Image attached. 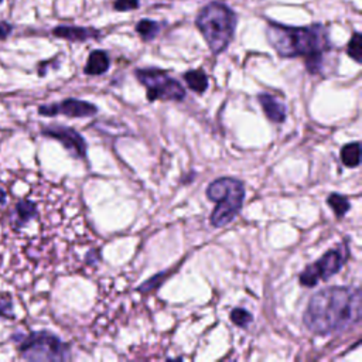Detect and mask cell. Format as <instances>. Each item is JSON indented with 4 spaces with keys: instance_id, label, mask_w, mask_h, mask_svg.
<instances>
[{
    "instance_id": "obj_20",
    "label": "cell",
    "mask_w": 362,
    "mask_h": 362,
    "mask_svg": "<svg viewBox=\"0 0 362 362\" xmlns=\"http://www.w3.org/2000/svg\"><path fill=\"white\" fill-rule=\"evenodd\" d=\"M0 317H5V318H13L15 317L13 302H12V297L8 293L0 295Z\"/></svg>"
},
{
    "instance_id": "obj_7",
    "label": "cell",
    "mask_w": 362,
    "mask_h": 362,
    "mask_svg": "<svg viewBox=\"0 0 362 362\" xmlns=\"http://www.w3.org/2000/svg\"><path fill=\"white\" fill-rule=\"evenodd\" d=\"M347 245L338 247L327 252L316 264L309 265L300 275V285L306 287H314L318 282H327L330 278L337 275L348 259Z\"/></svg>"
},
{
    "instance_id": "obj_6",
    "label": "cell",
    "mask_w": 362,
    "mask_h": 362,
    "mask_svg": "<svg viewBox=\"0 0 362 362\" xmlns=\"http://www.w3.org/2000/svg\"><path fill=\"white\" fill-rule=\"evenodd\" d=\"M139 82L148 89V99L150 102L159 101H176L181 102L186 98L184 86L166 71L157 68H143L135 72Z\"/></svg>"
},
{
    "instance_id": "obj_4",
    "label": "cell",
    "mask_w": 362,
    "mask_h": 362,
    "mask_svg": "<svg viewBox=\"0 0 362 362\" xmlns=\"http://www.w3.org/2000/svg\"><path fill=\"white\" fill-rule=\"evenodd\" d=\"M197 27L204 36L209 50L214 54H221L233 37L236 16L228 6L222 4H211L200 12Z\"/></svg>"
},
{
    "instance_id": "obj_16",
    "label": "cell",
    "mask_w": 362,
    "mask_h": 362,
    "mask_svg": "<svg viewBox=\"0 0 362 362\" xmlns=\"http://www.w3.org/2000/svg\"><path fill=\"white\" fill-rule=\"evenodd\" d=\"M327 204L331 207V209L335 212V216L337 218H342L351 208L349 205V201L341 195V194H337V193H332L328 195L327 198Z\"/></svg>"
},
{
    "instance_id": "obj_25",
    "label": "cell",
    "mask_w": 362,
    "mask_h": 362,
    "mask_svg": "<svg viewBox=\"0 0 362 362\" xmlns=\"http://www.w3.org/2000/svg\"><path fill=\"white\" fill-rule=\"evenodd\" d=\"M0 4H2V0H0Z\"/></svg>"
},
{
    "instance_id": "obj_12",
    "label": "cell",
    "mask_w": 362,
    "mask_h": 362,
    "mask_svg": "<svg viewBox=\"0 0 362 362\" xmlns=\"http://www.w3.org/2000/svg\"><path fill=\"white\" fill-rule=\"evenodd\" d=\"M54 36L61 37V39H67L70 41H85L91 37H96L98 33L93 30H88V29H82V27H57L54 30Z\"/></svg>"
},
{
    "instance_id": "obj_23",
    "label": "cell",
    "mask_w": 362,
    "mask_h": 362,
    "mask_svg": "<svg viewBox=\"0 0 362 362\" xmlns=\"http://www.w3.org/2000/svg\"><path fill=\"white\" fill-rule=\"evenodd\" d=\"M12 32V26L8 23H0V40H5Z\"/></svg>"
},
{
    "instance_id": "obj_8",
    "label": "cell",
    "mask_w": 362,
    "mask_h": 362,
    "mask_svg": "<svg viewBox=\"0 0 362 362\" xmlns=\"http://www.w3.org/2000/svg\"><path fill=\"white\" fill-rule=\"evenodd\" d=\"M98 112V108L93 103L79 99H65L61 103L53 105H43L39 108V113L43 116H56V115H65L70 117H88L93 116Z\"/></svg>"
},
{
    "instance_id": "obj_9",
    "label": "cell",
    "mask_w": 362,
    "mask_h": 362,
    "mask_svg": "<svg viewBox=\"0 0 362 362\" xmlns=\"http://www.w3.org/2000/svg\"><path fill=\"white\" fill-rule=\"evenodd\" d=\"M41 134L47 138L58 141L71 156L77 159L86 157V142L77 131L65 127H50L43 129Z\"/></svg>"
},
{
    "instance_id": "obj_2",
    "label": "cell",
    "mask_w": 362,
    "mask_h": 362,
    "mask_svg": "<svg viewBox=\"0 0 362 362\" xmlns=\"http://www.w3.org/2000/svg\"><path fill=\"white\" fill-rule=\"evenodd\" d=\"M266 37L280 57H306L307 68L311 74L320 71L323 53L330 49L327 32L321 26L287 27L269 23Z\"/></svg>"
},
{
    "instance_id": "obj_3",
    "label": "cell",
    "mask_w": 362,
    "mask_h": 362,
    "mask_svg": "<svg viewBox=\"0 0 362 362\" xmlns=\"http://www.w3.org/2000/svg\"><path fill=\"white\" fill-rule=\"evenodd\" d=\"M207 197L216 204L209 216V222L215 228H222L231 224L243 209L245 186L238 179L222 177L214 180L207 187Z\"/></svg>"
},
{
    "instance_id": "obj_14",
    "label": "cell",
    "mask_w": 362,
    "mask_h": 362,
    "mask_svg": "<svg viewBox=\"0 0 362 362\" xmlns=\"http://www.w3.org/2000/svg\"><path fill=\"white\" fill-rule=\"evenodd\" d=\"M184 79H186L187 85L190 86V89H193L197 93L205 92L208 88V77L201 70H194V71L186 72Z\"/></svg>"
},
{
    "instance_id": "obj_5",
    "label": "cell",
    "mask_w": 362,
    "mask_h": 362,
    "mask_svg": "<svg viewBox=\"0 0 362 362\" xmlns=\"http://www.w3.org/2000/svg\"><path fill=\"white\" fill-rule=\"evenodd\" d=\"M22 358L27 361H67L71 358L70 345L49 331H34L19 345Z\"/></svg>"
},
{
    "instance_id": "obj_22",
    "label": "cell",
    "mask_w": 362,
    "mask_h": 362,
    "mask_svg": "<svg viewBox=\"0 0 362 362\" xmlns=\"http://www.w3.org/2000/svg\"><path fill=\"white\" fill-rule=\"evenodd\" d=\"M139 0H116L115 2V9L119 12H128L138 9Z\"/></svg>"
},
{
    "instance_id": "obj_19",
    "label": "cell",
    "mask_w": 362,
    "mask_h": 362,
    "mask_svg": "<svg viewBox=\"0 0 362 362\" xmlns=\"http://www.w3.org/2000/svg\"><path fill=\"white\" fill-rule=\"evenodd\" d=\"M347 53L348 56L356 61V63H361L362 61V37L359 33H355L351 39V41L348 43V47H347Z\"/></svg>"
},
{
    "instance_id": "obj_21",
    "label": "cell",
    "mask_w": 362,
    "mask_h": 362,
    "mask_svg": "<svg viewBox=\"0 0 362 362\" xmlns=\"http://www.w3.org/2000/svg\"><path fill=\"white\" fill-rule=\"evenodd\" d=\"M166 276H167V272L160 273V275H155L152 279L146 280L142 286H139V287H138V290H139V292H142V293L152 292V290L157 289V287L162 285V282L164 280V278H166Z\"/></svg>"
},
{
    "instance_id": "obj_10",
    "label": "cell",
    "mask_w": 362,
    "mask_h": 362,
    "mask_svg": "<svg viewBox=\"0 0 362 362\" xmlns=\"http://www.w3.org/2000/svg\"><path fill=\"white\" fill-rule=\"evenodd\" d=\"M259 103L273 124H283L286 120V106L276 96L271 93H261L258 96Z\"/></svg>"
},
{
    "instance_id": "obj_15",
    "label": "cell",
    "mask_w": 362,
    "mask_h": 362,
    "mask_svg": "<svg viewBox=\"0 0 362 362\" xmlns=\"http://www.w3.org/2000/svg\"><path fill=\"white\" fill-rule=\"evenodd\" d=\"M341 160L347 167H358L361 163V145L358 142L345 145L341 150Z\"/></svg>"
},
{
    "instance_id": "obj_13",
    "label": "cell",
    "mask_w": 362,
    "mask_h": 362,
    "mask_svg": "<svg viewBox=\"0 0 362 362\" xmlns=\"http://www.w3.org/2000/svg\"><path fill=\"white\" fill-rule=\"evenodd\" d=\"M16 215H18L16 226L22 228L37 215V205L29 200L19 201L16 205Z\"/></svg>"
},
{
    "instance_id": "obj_18",
    "label": "cell",
    "mask_w": 362,
    "mask_h": 362,
    "mask_svg": "<svg viewBox=\"0 0 362 362\" xmlns=\"http://www.w3.org/2000/svg\"><path fill=\"white\" fill-rule=\"evenodd\" d=\"M231 320L233 321V324H236L238 327H243L247 328L251 323H252V314L250 311H247L245 309H233L231 311Z\"/></svg>"
},
{
    "instance_id": "obj_24",
    "label": "cell",
    "mask_w": 362,
    "mask_h": 362,
    "mask_svg": "<svg viewBox=\"0 0 362 362\" xmlns=\"http://www.w3.org/2000/svg\"><path fill=\"white\" fill-rule=\"evenodd\" d=\"M6 200H8V195H6V191L0 187V204H6Z\"/></svg>"
},
{
    "instance_id": "obj_1",
    "label": "cell",
    "mask_w": 362,
    "mask_h": 362,
    "mask_svg": "<svg viewBox=\"0 0 362 362\" xmlns=\"http://www.w3.org/2000/svg\"><path fill=\"white\" fill-rule=\"evenodd\" d=\"M361 314L362 295L359 287L331 286L310 299L303 323L311 332L328 335L358 324Z\"/></svg>"
},
{
    "instance_id": "obj_11",
    "label": "cell",
    "mask_w": 362,
    "mask_h": 362,
    "mask_svg": "<svg viewBox=\"0 0 362 362\" xmlns=\"http://www.w3.org/2000/svg\"><path fill=\"white\" fill-rule=\"evenodd\" d=\"M109 64L108 54L102 50H95L89 54L84 71L86 75H102L109 70Z\"/></svg>"
},
{
    "instance_id": "obj_17",
    "label": "cell",
    "mask_w": 362,
    "mask_h": 362,
    "mask_svg": "<svg viewBox=\"0 0 362 362\" xmlns=\"http://www.w3.org/2000/svg\"><path fill=\"white\" fill-rule=\"evenodd\" d=\"M136 30H138V33L142 36L143 40H153V39L157 36L160 27H159V25H157L156 22H152V20H142V22H139V25L136 26Z\"/></svg>"
}]
</instances>
